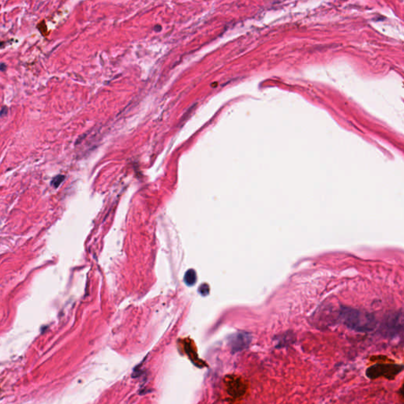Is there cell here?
<instances>
[{
  "label": "cell",
  "instance_id": "6da1fadb",
  "mask_svg": "<svg viewBox=\"0 0 404 404\" xmlns=\"http://www.w3.org/2000/svg\"><path fill=\"white\" fill-rule=\"evenodd\" d=\"M340 317L343 324L356 332H367L376 327L374 317L367 312L345 307L341 310Z\"/></svg>",
  "mask_w": 404,
  "mask_h": 404
},
{
  "label": "cell",
  "instance_id": "7a4b0ae2",
  "mask_svg": "<svg viewBox=\"0 0 404 404\" xmlns=\"http://www.w3.org/2000/svg\"><path fill=\"white\" fill-rule=\"evenodd\" d=\"M251 338L246 333H238L231 339V346L233 351H240L245 349L250 345Z\"/></svg>",
  "mask_w": 404,
  "mask_h": 404
},
{
  "label": "cell",
  "instance_id": "3957f363",
  "mask_svg": "<svg viewBox=\"0 0 404 404\" xmlns=\"http://www.w3.org/2000/svg\"><path fill=\"white\" fill-rule=\"evenodd\" d=\"M196 280H197V276L196 273H195L194 270H189L187 272L185 273V284H187L189 286H192L196 283Z\"/></svg>",
  "mask_w": 404,
  "mask_h": 404
},
{
  "label": "cell",
  "instance_id": "277c9868",
  "mask_svg": "<svg viewBox=\"0 0 404 404\" xmlns=\"http://www.w3.org/2000/svg\"><path fill=\"white\" fill-rule=\"evenodd\" d=\"M291 341H292V338L291 336H287V335H285L284 337L279 338L277 339V344H276V347H282V346H287V345H289L291 343Z\"/></svg>",
  "mask_w": 404,
  "mask_h": 404
},
{
  "label": "cell",
  "instance_id": "5b68a950",
  "mask_svg": "<svg viewBox=\"0 0 404 404\" xmlns=\"http://www.w3.org/2000/svg\"><path fill=\"white\" fill-rule=\"evenodd\" d=\"M64 179H65V177L63 176V175H58V176L54 177V179H52V181H51V185L55 188L59 187L60 184L64 180Z\"/></svg>",
  "mask_w": 404,
  "mask_h": 404
},
{
  "label": "cell",
  "instance_id": "8992f818",
  "mask_svg": "<svg viewBox=\"0 0 404 404\" xmlns=\"http://www.w3.org/2000/svg\"><path fill=\"white\" fill-rule=\"evenodd\" d=\"M6 70V65L2 63V64H0V70H2V71H4Z\"/></svg>",
  "mask_w": 404,
  "mask_h": 404
},
{
  "label": "cell",
  "instance_id": "52a82bcc",
  "mask_svg": "<svg viewBox=\"0 0 404 404\" xmlns=\"http://www.w3.org/2000/svg\"><path fill=\"white\" fill-rule=\"evenodd\" d=\"M7 109L3 108V109H2V112H1V113H0V116H2V115H6V114H7Z\"/></svg>",
  "mask_w": 404,
  "mask_h": 404
}]
</instances>
